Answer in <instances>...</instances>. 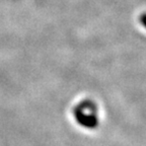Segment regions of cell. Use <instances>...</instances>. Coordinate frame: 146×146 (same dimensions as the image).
<instances>
[{"label": "cell", "instance_id": "cell-1", "mask_svg": "<svg viewBox=\"0 0 146 146\" xmlns=\"http://www.w3.org/2000/svg\"><path fill=\"white\" fill-rule=\"evenodd\" d=\"M74 118L80 126L87 129H94L98 125V108L91 100H83L75 107Z\"/></svg>", "mask_w": 146, "mask_h": 146}, {"label": "cell", "instance_id": "cell-2", "mask_svg": "<svg viewBox=\"0 0 146 146\" xmlns=\"http://www.w3.org/2000/svg\"><path fill=\"white\" fill-rule=\"evenodd\" d=\"M139 21H140V23H141V25L146 29V13H142L141 15H140Z\"/></svg>", "mask_w": 146, "mask_h": 146}]
</instances>
